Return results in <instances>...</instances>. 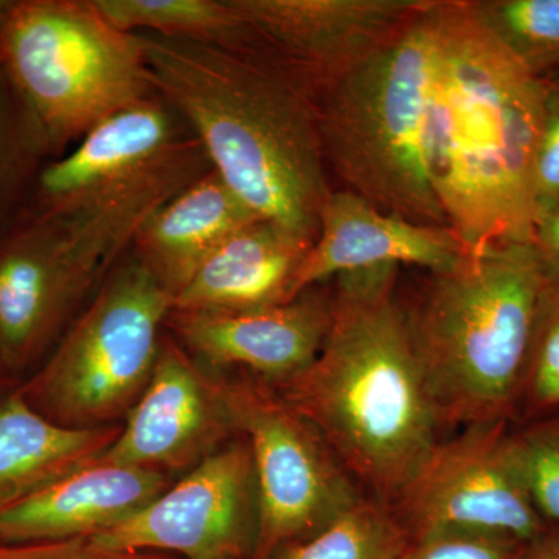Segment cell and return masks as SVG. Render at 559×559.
I'll return each mask as SVG.
<instances>
[{"label":"cell","mask_w":559,"mask_h":559,"mask_svg":"<svg viewBox=\"0 0 559 559\" xmlns=\"http://www.w3.org/2000/svg\"><path fill=\"white\" fill-rule=\"evenodd\" d=\"M138 36L154 90L189 121L212 170L261 219L314 242L331 190L310 87L249 49Z\"/></svg>","instance_id":"6da1fadb"},{"label":"cell","mask_w":559,"mask_h":559,"mask_svg":"<svg viewBox=\"0 0 559 559\" xmlns=\"http://www.w3.org/2000/svg\"><path fill=\"white\" fill-rule=\"evenodd\" d=\"M399 266L334 278L318 358L275 388L322 433L353 479L392 506L439 443V407L396 297Z\"/></svg>","instance_id":"7a4b0ae2"},{"label":"cell","mask_w":559,"mask_h":559,"mask_svg":"<svg viewBox=\"0 0 559 559\" xmlns=\"http://www.w3.org/2000/svg\"><path fill=\"white\" fill-rule=\"evenodd\" d=\"M436 11L430 175L448 227L469 252L532 242L547 79L514 60L468 2H437Z\"/></svg>","instance_id":"3957f363"},{"label":"cell","mask_w":559,"mask_h":559,"mask_svg":"<svg viewBox=\"0 0 559 559\" xmlns=\"http://www.w3.org/2000/svg\"><path fill=\"white\" fill-rule=\"evenodd\" d=\"M436 9L428 0L392 38L326 83L318 110L326 164L345 190L401 218L448 227L430 175Z\"/></svg>","instance_id":"277c9868"},{"label":"cell","mask_w":559,"mask_h":559,"mask_svg":"<svg viewBox=\"0 0 559 559\" xmlns=\"http://www.w3.org/2000/svg\"><path fill=\"white\" fill-rule=\"evenodd\" d=\"M546 275L533 242L468 250L409 312L441 423L506 421L520 401Z\"/></svg>","instance_id":"5b68a950"},{"label":"cell","mask_w":559,"mask_h":559,"mask_svg":"<svg viewBox=\"0 0 559 559\" xmlns=\"http://www.w3.org/2000/svg\"><path fill=\"white\" fill-rule=\"evenodd\" d=\"M0 58L57 145L157 95L139 36L114 27L94 0L13 3L0 28Z\"/></svg>","instance_id":"8992f818"},{"label":"cell","mask_w":559,"mask_h":559,"mask_svg":"<svg viewBox=\"0 0 559 559\" xmlns=\"http://www.w3.org/2000/svg\"><path fill=\"white\" fill-rule=\"evenodd\" d=\"M183 187L157 178L106 200L53 210L0 252V359L10 369L33 362L106 267L134 245L146 219Z\"/></svg>","instance_id":"52a82bcc"},{"label":"cell","mask_w":559,"mask_h":559,"mask_svg":"<svg viewBox=\"0 0 559 559\" xmlns=\"http://www.w3.org/2000/svg\"><path fill=\"white\" fill-rule=\"evenodd\" d=\"M171 310V294L139 260L121 267L22 396L64 428L117 425L148 385Z\"/></svg>","instance_id":"ba28073f"},{"label":"cell","mask_w":559,"mask_h":559,"mask_svg":"<svg viewBox=\"0 0 559 559\" xmlns=\"http://www.w3.org/2000/svg\"><path fill=\"white\" fill-rule=\"evenodd\" d=\"M231 428L248 441L255 471L259 525L253 559L307 538L360 498L355 479L318 428L274 385L219 377Z\"/></svg>","instance_id":"9c48e42d"},{"label":"cell","mask_w":559,"mask_h":559,"mask_svg":"<svg viewBox=\"0 0 559 559\" xmlns=\"http://www.w3.org/2000/svg\"><path fill=\"white\" fill-rule=\"evenodd\" d=\"M409 539L439 532H476L533 544L546 522L525 489L506 421L465 426L439 441L392 503Z\"/></svg>","instance_id":"30bf717a"},{"label":"cell","mask_w":559,"mask_h":559,"mask_svg":"<svg viewBox=\"0 0 559 559\" xmlns=\"http://www.w3.org/2000/svg\"><path fill=\"white\" fill-rule=\"evenodd\" d=\"M259 502L248 441L224 444L145 509L91 540L103 549L183 559H242L255 550Z\"/></svg>","instance_id":"8fae6325"},{"label":"cell","mask_w":559,"mask_h":559,"mask_svg":"<svg viewBox=\"0 0 559 559\" xmlns=\"http://www.w3.org/2000/svg\"><path fill=\"white\" fill-rule=\"evenodd\" d=\"M250 44L322 90L378 49L428 0H229Z\"/></svg>","instance_id":"7c38bea8"},{"label":"cell","mask_w":559,"mask_h":559,"mask_svg":"<svg viewBox=\"0 0 559 559\" xmlns=\"http://www.w3.org/2000/svg\"><path fill=\"white\" fill-rule=\"evenodd\" d=\"M231 428L219 377H210L182 345L162 340L148 385L98 462L180 473L219 450Z\"/></svg>","instance_id":"4fadbf2b"},{"label":"cell","mask_w":559,"mask_h":559,"mask_svg":"<svg viewBox=\"0 0 559 559\" xmlns=\"http://www.w3.org/2000/svg\"><path fill=\"white\" fill-rule=\"evenodd\" d=\"M333 320V294L318 288L250 311H173L182 347L212 367H240L278 388L318 358Z\"/></svg>","instance_id":"5bb4252c"},{"label":"cell","mask_w":559,"mask_h":559,"mask_svg":"<svg viewBox=\"0 0 559 559\" xmlns=\"http://www.w3.org/2000/svg\"><path fill=\"white\" fill-rule=\"evenodd\" d=\"M466 252L448 227L401 218L348 190L331 191L320 213L318 238L297 272L293 300L348 272L412 264L443 274Z\"/></svg>","instance_id":"9a60e30c"},{"label":"cell","mask_w":559,"mask_h":559,"mask_svg":"<svg viewBox=\"0 0 559 559\" xmlns=\"http://www.w3.org/2000/svg\"><path fill=\"white\" fill-rule=\"evenodd\" d=\"M159 95L135 103L92 128L75 150L49 165L40 189L53 210L116 197L159 175L193 142H180Z\"/></svg>","instance_id":"2e32d148"},{"label":"cell","mask_w":559,"mask_h":559,"mask_svg":"<svg viewBox=\"0 0 559 559\" xmlns=\"http://www.w3.org/2000/svg\"><path fill=\"white\" fill-rule=\"evenodd\" d=\"M171 487L159 471L92 462L0 513V543L91 538L145 509Z\"/></svg>","instance_id":"e0dca14e"},{"label":"cell","mask_w":559,"mask_h":559,"mask_svg":"<svg viewBox=\"0 0 559 559\" xmlns=\"http://www.w3.org/2000/svg\"><path fill=\"white\" fill-rule=\"evenodd\" d=\"M312 242L266 219L231 235L173 300V311H250L293 300Z\"/></svg>","instance_id":"ac0fdd59"},{"label":"cell","mask_w":559,"mask_h":559,"mask_svg":"<svg viewBox=\"0 0 559 559\" xmlns=\"http://www.w3.org/2000/svg\"><path fill=\"white\" fill-rule=\"evenodd\" d=\"M261 219L210 170L165 201L139 230V261L173 300L231 235Z\"/></svg>","instance_id":"d6986e66"},{"label":"cell","mask_w":559,"mask_h":559,"mask_svg":"<svg viewBox=\"0 0 559 559\" xmlns=\"http://www.w3.org/2000/svg\"><path fill=\"white\" fill-rule=\"evenodd\" d=\"M121 425L70 429L33 409L21 392L0 403V513L95 462Z\"/></svg>","instance_id":"ffe728a7"},{"label":"cell","mask_w":559,"mask_h":559,"mask_svg":"<svg viewBox=\"0 0 559 559\" xmlns=\"http://www.w3.org/2000/svg\"><path fill=\"white\" fill-rule=\"evenodd\" d=\"M121 32L249 49L229 0H94Z\"/></svg>","instance_id":"44dd1931"},{"label":"cell","mask_w":559,"mask_h":559,"mask_svg":"<svg viewBox=\"0 0 559 559\" xmlns=\"http://www.w3.org/2000/svg\"><path fill=\"white\" fill-rule=\"evenodd\" d=\"M409 540L392 506L362 495L318 532L270 559H401Z\"/></svg>","instance_id":"7402d4cb"},{"label":"cell","mask_w":559,"mask_h":559,"mask_svg":"<svg viewBox=\"0 0 559 559\" xmlns=\"http://www.w3.org/2000/svg\"><path fill=\"white\" fill-rule=\"evenodd\" d=\"M477 21L511 57L546 80L559 70V0H474Z\"/></svg>","instance_id":"603a6c76"},{"label":"cell","mask_w":559,"mask_h":559,"mask_svg":"<svg viewBox=\"0 0 559 559\" xmlns=\"http://www.w3.org/2000/svg\"><path fill=\"white\" fill-rule=\"evenodd\" d=\"M510 448L536 510L559 524V414L510 433Z\"/></svg>","instance_id":"cb8c5ba5"},{"label":"cell","mask_w":559,"mask_h":559,"mask_svg":"<svg viewBox=\"0 0 559 559\" xmlns=\"http://www.w3.org/2000/svg\"><path fill=\"white\" fill-rule=\"evenodd\" d=\"M539 409L559 407V282L547 280L540 294L520 400Z\"/></svg>","instance_id":"d4e9b609"},{"label":"cell","mask_w":559,"mask_h":559,"mask_svg":"<svg viewBox=\"0 0 559 559\" xmlns=\"http://www.w3.org/2000/svg\"><path fill=\"white\" fill-rule=\"evenodd\" d=\"M532 544L476 532H439L409 540L401 559H524Z\"/></svg>","instance_id":"484cf974"},{"label":"cell","mask_w":559,"mask_h":559,"mask_svg":"<svg viewBox=\"0 0 559 559\" xmlns=\"http://www.w3.org/2000/svg\"><path fill=\"white\" fill-rule=\"evenodd\" d=\"M535 226L559 207V84L547 81V105L533 164Z\"/></svg>","instance_id":"4316f807"},{"label":"cell","mask_w":559,"mask_h":559,"mask_svg":"<svg viewBox=\"0 0 559 559\" xmlns=\"http://www.w3.org/2000/svg\"><path fill=\"white\" fill-rule=\"evenodd\" d=\"M0 559H178L153 551L103 549L90 538L43 540V543H0Z\"/></svg>","instance_id":"83f0119b"},{"label":"cell","mask_w":559,"mask_h":559,"mask_svg":"<svg viewBox=\"0 0 559 559\" xmlns=\"http://www.w3.org/2000/svg\"><path fill=\"white\" fill-rule=\"evenodd\" d=\"M532 242L546 278L559 282V207L536 223Z\"/></svg>","instance_id":"f1b7e54d"},{"label":"cell","mask_w":559,"mask_h":559,"mask_svg":"<svg viewBox=\"0 0 559 559\" xmlns=\"http://www.w3.org/2000/svg\"><path fill=\"white\" fill-rule=\"evenodd\" d=\"M524 559H559V535H546L533 543Z\"/></svg>","instance_id":"f546056e"},{"label":"cell","mask_w":559,"mask_h":559,"mask_svg":"<svg viewBox=\"0 0 559 559\" xmlns=\"http://www.w3.org/2000/svg\"><path fill=\"white\" fill-rule=\"evenodd\" d=\"M11 5H13V3L0 2V28H2L3 21H5L7 14H9Z\"/></svg>","instance_id":"4dcf8cb0"},{"label":"cell","mask_w":559,"mask_h":559,"mask_svg":"<svg viewBox=\"0 0 559 559\" xmlns=\"http://www.w3.org/2000/svg\"><path fill=\"white\" fill-rule=\"evenodd\" d=\"M0 362H2V359H0Z\"/></svg>","instance_id":"1f68e13d"}]
</instances>
